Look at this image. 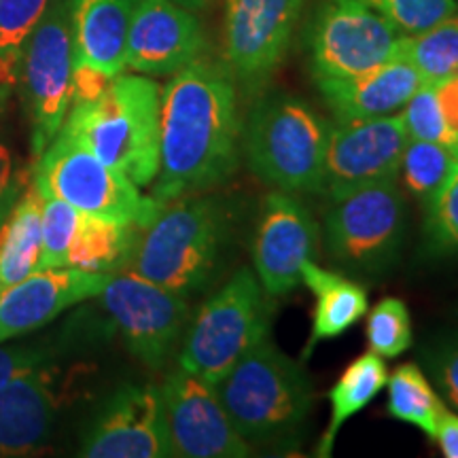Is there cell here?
I'll return each instance as SVG.
<instances>
[{
	"label": "cell",
	"mask_w": 458,
	"mask_h": 458,
	"mask_svg": "<svg viewBox=\"0 0 458 458\" xmlns=\"http://www.w3.org/2000/svg\"><path fill=\"white\" fill-rule=\"evenodd\" d=\"M386 411L394 420L414 425L433 439L439 418L445 411L442 394L416 363H403L386 380Z\"/></svg>",
	"instance_id": "obj_26"
},
{
	"label": "cell",
	"mask_w": 458,
	"mask_h": 458,
	"mask_svg": "<svg viewBox=\"0 0 458 458\" xmlns=\"http://www.w3.org/2000/svg\"><path fill=\"white\" fill-rule=\"evenodd\" d=\"M386 380L388 371L385 359L371 351L368 354H360L342 371V376L337 377L334 388L329 391L331 418L325 433L320 435L317 456H331L340 428L354 414L368 408L371 401L380 394L382 388L386 386Z\"/></svg>",
	"instance_id": "obj_24"
},
{
	"label": "cell",
	"mask_w": 458,
	"mask_h": 458,
	"mask_svg": "<svg viewBox=\"0 0 458 458\" xmlns=\"http://www.w3.org/2000/svg\"><path fill=\"white\" fill-rule=\"evenodd\" d=\"M21 191H24V179L17 176L13 153L0 142V206L17 198Z\"/></svg>",
	"instance_id": "obj_37"
},
{
	"label": "cell",
	"mask_w": 458,
	"mask_h": 458,
	"mask_svg": "<svg viewBox=\"0 0 458 458\" xmlns=\"http://www.w3.org/2000/svg\"><path fill=\"white\" fill-rule=\"evenodd\" d=\"M420 357L442 399L458 411V334L435 337L422 346Z\"/></svg>",
	"instance_id": "obj_35"
},
{
	"label": "cell",
	"mask_w": 458,
	"mask_h": 458,
	"mask_svg": "<svg viewBox=\"0 0 458 458\" xmlns=\"http://www.w3.org/2000/svg\"><path fill=\"white\" fill-rule=\"evenodd\" d=\"M162 88L148 77L117 74L100 98L72 102L62 131L139 187L159 172Z\"/></svg>",
	"instance_id": "obj_4"
},
{
	"label": "cell",
	"mask_w": 458,
	"mask_h": 458,
	"mask_svg": "<svg viewBox=\"0 0 458 458\" xmlns=\"http://www.w3.org/2000/svg\"><path fill=\"white\" fill-rule=\"evenodd\" d=\"M425 210L427 249L435 255H458V165Z\"/></svg>",
	"instance_id": "obj_32"
},
{
	"label": "cell",
	"mask_w": 458,
	"mask_h": 458,
	"mask_svg": "<svg viewBox=\"0 0 458 458\" xmlns=\"http://www.w3.org/2000/svg\"><path fill=\"white\" fill-rule=\"evenodd\" d=\"M41 215L43 193L32 181L0 227V291L37 272L41 257Z\"/></svg>",
	"instance_id": "obj_23"
},
{
	"label": "cell",
	"mask_w": 458,
	"mask_h": 458,
	"mask_svg": "<svg viewBox=\"0 0 458 458\" xmlns=\"http://www.w3.org/2000/svg\"><path fill=\"white\" fill-rule=\"evenodd\" d=\"M223 408L250 448H286L301 437L312 382L300 360L266 335L216 385Z\"/></svg>",
	"instance_id": "obj_3"
},
{
	"label": "cell",
	"mask_w": 458,
	"mask_h": 458,
	"mask_svg": "<svg viewBox=\"0 0 458 458\" xmlns=\"http://www.w3.org/2000/svg\"><path fill=\"white\" fill-rule=\"evenodd\" d=\"M272 300L253 270L232 274L189 320L176 365L219 385L257 342L270 335Z\"/></svg>",
	"instance_id": "obj_6"
},
{
	"label": "cell",
	"mask_w": 458,
	"mask_h": 458,
	"mask_svg": "<svg viewBox=\"0 0 458 458\" xmlns=\"http://www.w3.org/2000/svg\"><path fill=\"white\" fill-rule=\"evenodd\" d=\"M329 131L327 119L295 96H261L242 128L244 159L276 191L320 193Z\"/></svg>",
	"instance_id": "obj_5"
},
{
	"label": "cell",
	"mask_w": 458,
	"mask_h": 458,
	"mask_svg": "<svg viewBox=\"0 0 458 458\" xmlns=\"http://www.w3.org/2000/svg\"><path fill=\"white\" fill-rule=\"evenodd\" d=\"M422 83L416 68L399 55L354 77L317 79V88L335 122L399 113Z\"/></svg>",
	"instance_id": "obj_19"
},
{
	"label": "cell",
	"mask_w": 458,
	"mask_h": 458,
	"mask_svg": "<svg viewBox=\"0 0 458 458\" xmlns=\"http://www.w3.org/2000/svg\"><path fill=\"white\" fill-rule=\"evenodd\" d=\"M397 55L410 62L425 83L458 74V11L427 30L401 37Z\"/></svg>",
	"instance_id": "obj_27"
},
{
	"label": "cell",
	"mask_w": 458,
	"mask_h": 458,
	"mask_svg": "<svg viewBox=\"0 0 458 458\" xmlns=\"http://www.w3.org/2000/svg\"><path fill=\"white\" fill-rule=\"evenodd\" d=\"M435 94H437V102L445 123H448L452 134L458 139V74H452L444 81L435 83Z\"/></svg>",
	"instance_id": "obj_38"
},
{
	"label": "cell",
	"mask_w": 458,
	"mask_h": 458,
	"mask_svg": "<svg viewBox=\"0 0 458 458\" xmlns=\"http://www.w3.org/2000/svg\"><path fill=\"white\" fill-rule=\"evenodd\" d=\"M303 0H227L223 47L238 88L259 94L289 49Z\"/></svg>",
	"instance_id": "obj_12"
},
{
	"label": "cell",
	"mask_w": 458,
	"mask_h": 458,
	"mask_svg": "<svg viewBox=\"0 0 458 458\" xmlns=\"http://www.w3.org/2000/svg\"><path fill=\"white\" fill-rule=\"evenodd\" d=\"M408 140L399 113L331 123L320 196L329 199L369 182L397 179Z\"/></svg>",
	"instance_id": "obj_14"
},
{
	"label": "cell",
	"mask_w": 458,
	"mask_h": 458,
	"mask_svg": "<svg viewBox=\"0 0 458 458\" xmlns=\"http://www.w3.org/2000/svg\"><path fill=\"white\" fill-rule=\"evenodd\" d=\"M139 0H68L72 64L117 77L125 71L128 32Z\"/></svg>",
	"instance_id": "obj_21"
},
{
	"label": "cell",
	"mask_w": 458,
	"mask_h": 458,
	"mask_svg": "<svg viewBox=\"0 0 458 458\" xmlns=\"http://www.w3.org/2000/svg\"><path fill=\"white\" fill-rule=\"evenodd\" d=\"M397 28L401 37L427 30L458 11V0H365Z\"/></svg>",
	"instance_id": "obj_34"
},
{
	"label": "cell",
	"mask_w": 458,
	"mask_h": 458,
	"mask_svg": "<svg viewBox=\"0 0 458 458\" xmlns=\"http://www.w3.org/2000/svg\"><path fill=\"white\" fill-rule=\"evenodd\" d=\"M21 94L32 128V153L41 157L64 123L72 100V24L68 0H54L21 55Z\"/></svg>",
	"instance_id": "obj_9"
},
{
	"label": "cell",
	"mask_w": 458,
	"mask_h": 458,
	"mask_svg": "<svg viewBox=\"0 0 458 458\" xmlns=\"http://www.w3.org/2000/svg\"><path fill=\"white\" fill-rule=\"evenodd\" d=\"M458 165V153L452 147L428 140H408L401 157L399 174L405 191L422 206L431 202L435 193Z\"/></svg>",
	"instance_id": "obj_28"
},
{
	"label": "cell",
	"mask_w": 458,
	"mask_h": 458,
	"mask_svg": "<svg viewBox=\"0 0 458 458\" xmlns=\"http://www.w3.org/2000/svg\"><path fill=\"white\" fill-rule=\"evenodd\" d=\"M174 3L182 4V7L191 9V11H202L206 4H208V0H174Z\"/></svg>",
	"instance_id": "obj_40"
},
{
	"label": "cell",
	"mask_w": 458,
	"mask_h": 458,
	"mask_svg": "<svg viewBox=\"0 0 458 458\" xmlns=\"http://www.w3.org/2000/svg\"><path fill=\"white\" fill-rule=\"evenodd\" d=\"M368 346L382 359H394L411 346V317L405 301L386 297L377 301L368 314L365 325Z\"/></svg>",
	"instance_id": "obj_30"
},
{
	"label": "cell",
	"mask_w": 458,
	"mask_h": 458,
	"mask_svg": "<svg viewBox=\"0 0 458 458\" xmlns=\"http://www.w3.org/2000/svg\"><path fill=\"white\" fill-rule=\"evenodd\" d=\"M79 213L64 199L54 196H43L41 215V257L38 270H54V267H68L66 257L71 249L72 236L79 225Z\"/></svg>",
	"instance_id": "obj_31"
},
{
	"label": "cell",
	"mask_w": 458,
	"mask_h": 458,
	"mask_svg": "<svg viewBox=\"0 0 458 458\" xmlns=\"http://www.w3.org/2000/svg\"><path fill=\"white\" fill-rule=\"evenodd\" d=\"M45 360H47V352L41 351V348L0 346V386L7 385L11 377L24 374L28 369L38 368V365H45Z\"/></svg>",
	"instance_id": "obj_36"
},
{
	"label": "cell",
	"mask_w": 458,
	"mask_h": 458,
	"mask_svg": "<svg viewBox=\"0 0 458 458\" xmlns=\"http://www.w3.org/2000/svg\"><path fill=\"white\" fill-rule=\"evenodd\" d=\"M323 216L327 253L359 274L394 266L405 238V198L397 179H385L329 198Z\"/></svg>",
	"instance_id": "obj_8"
},
{
	"label": "cell",
	"mask_w": 458,
	"mask_h": 458,
	"mask_svg": "<svg viewBox=\"0 0 458 458\" xmlns=\"http://www.w3.org/2000/svg\"><path fill=\"white\" fill-rule=\"evenodd\" d=\"M233 219L225 199L193 193L164 204L139 227L123 272L191 297L215 283L232 242Z\"/></svg>",
	"instance_id": "obj_2"
},
{
	"label": "cell",
	"mask_w": 458,
	"mask_h": 458,
	"mask_svg": "<svg viewBox=\"0 0 458 458\" xmlns=\"http://www.w3.org/2000/svg\"><path fill=\"white\" fill-rule=\"evenodd\" d=\"M37 162L34 182L38 191L64 199L83 215L145 227L164 206L153 196H142L134 181L62 130Z\"/></svg>",
	"instance_id": "obj_7"
},
{
	"label": "cell",
	"mask_w": 458,
	"mask_h": 458,
	"mask_svg": "<svg viewBox=\"0 0 458 458\" xmlns=\"http://www.w3.org/2000/svg\"><path fill=\"white\" fill-rule=\"evenodd\" d=\"M51 0H0V85L15 83L21 55Z\"/></svg>",
	"instance_id": "obj_29"
},
{
	"label": "cell",
	"mask_w": 458,
	"mask_h": 458,
	"mask_svg": "<svg viewBox=\"0 0 458 458\" xmlns=\"http://www.w3.org/2000/svg\"><path fill=\"white\" fill-rule=\"evenodd\" d=\"M238 83L225 62L198 57L162 89L159 172L151 196L168 204L223 185L242 156Z\"/></svg>",
	"instance_id": "obj_1"
},
{
	"label": "cell",
	"mask_w": 458,
	"mask_h": 458,
	"mask_svg": "<svg viewBox=\"0 0 458 458\" xmlns=\"http://www.w3.org/2000/svg\"><path fill=\"white\" fill-rule=\"evenodd\" d=\"M301 284L314 293L312 329L303 346L301 359L306 360L320 342H329L346 334L368 314V291L354 280L325 270L312 259L301 266Z\"/></svg>",
	"instance_id": "obj_22"
},
{
	"label": "cell",
	"mask_w": 458,
	"mask_h": 458,
	"mask_svg": "<svg viewBox=\"0 0 458 458\" xmlns=\"http://www.w3.org/2000/svg\"><path fill=\"white\" fill-rule=\"evenodd\" d=\"M113 274L79 267L38 270L0 291V344L51 323L68 308L98 297Z\"/></svg>",
	"instance_id": "obj_18"
},
{
	"label": "cell",
	"mask_w": 458,
	"mask_h": 458,
	"mask_svg": "<svg viewBox=\"0 0 458 458\" xmlns=\"http://www.w3.org/2000/svg\"><path fill=\"white\" fill-rule=\"evenodd\" d=\"M162 388L165 427L174 456L246 458L253 448L240 437L215 385L176 365Z\"/></svg>",
	"instance_id": "obj_13"
},
{
	"label": "cell",
	"mask_w": 458,
	"mask_h": 458,
	"mask_svg": "<svg viewBox=\"0 0 458 458\" xmlns=\"http://www.w3.org/2000/svg\"><path fill=\"white\" fill-rule=\"evenodd\" d=\"M136 232H139L136 225H125V223L81 213L71 249H68L66 266L108 274L119 270V267L123 270Z\"/></svg>",
	"instance_id": "obj_25"
},
{
	"label": "cell",
	"mask_w": 458,
	"mask_h": 458,
	"mask_svg": "<svg viewBox=\"0 0 458 458\" xmlns=\"http://www.w3.org/2000/svg\"><path fill=\"white\" fill-rule=\"evenodd\" d=\"M204 28L174 0H139L128 32L125 68L140 74H174L202 57Z\"/></svg>",
	"instance_id": "obj_17"
},
{
	"label": "cell",
	"mask_w": 458,
	"mask_h": 458,
	"mask_svg": "<svg viewBox=\"0 0 458 458\" xmlns=\"http://www.w3.org/2000/svg\"><path fill=\"white\" fill-rule=\"evenodd\" d=\"M79 456H174L165 427L162 388L156 385H125L114 391L85 431Z\"/></svg>",
	"instance_id": "obj_16"
},
{
	"label": "cell",
	"mask_w": 458,
	"mask_h": 458,
	"mask_svg": "<svg viewBox=\"0 0 458 458\" xmlns=\"http://www.w3.org/2000/svg\"><path fill=\"white\" fill-rule=\"evenodd\" d=\"M401 34L365 0H320L308 28L317 79L354 77L397 55Z\"/></svg>",
	"instance_id": "obj_10"
},
{
	"label": "cell",
	"mask_w": 458,
	"mask_h": 458,
	"mask_svg": "<svg viewBox=\"0 0 458 458\" xmlns=\"http://www.w3.org/2000/svg\"><path fill=\"white\" fill-rule=\"evenodd\" d=\"M433 439L437 442L445 458H458V414L445 410L442 418H439L437 431H435Z\"/></svg>",
	"instance_id": "obj_39"
},
{
	"label": "cell",
	"mask_w": 458,
	"mask_h": 458,
	"mask_svg": "<svg viewBox=\"0 0 458 458\" xmlns=\"http://www.w3.org/2000/svg\"><path fill=\"white\" fill-rule=\"evenodd\" d=\"M128 351L148 369H162L189 323L187 297L139 274H113L98 295Z\"/></svg>",
	"instance_id": "obj_11"
},
{
	"label": "cell",
	"mask_w": 458,
	"mask_h": 458,
	"mask_svg": "<svg viewBox=\"0 0 458 458\" xmlns=\"http://www.w3.org/2000/svg\"><path fill=\"white\" fill-rule=\"evenodd\" d=\"M318 227L293 193L274 191L263 199L250 255L266 293L284 297L301 284V266L317 253Z\"/></svg>",
	"instance_id": "obj_15"
},
{
	"label": "cell",
	"mask_w": 458,
	"mask_h": 458,
	"mask_svg": "<svg viewBox=\"0 0 458 458\" xmlns=\"http://www.w3.org/2000/svg\"><path fill=\"white\" fill-rule=\"evenodd\" d=\"M20 196H21V193H20ZM20 196H17V198H20ZM17 198H13V199H9V202H7V204H3V206H0V227H3V223H4V219H7L9 210H11V208H13V204L17 202Z\"/></svg>",
	"instance_id": "obj_41"
},
{
	"label": "cell",
	"mask_w": 458,
	"mask_h": 458,
	"mask_svg": "<svg viewBox=\"0 0 458 458\" xmlns=\"http://www.w3.org/2000/svg\"><path fill=\"white\" fill-rule=\"evenodd\" d=\"M57 414L54 374L45 365L0 386V456L30 454L49 437Z\"/></svg>",
	"instance_id": "obj_20"
},
{
	"label": "cell",
	"mask_w": 458,
	"mask_h": 458,
	"mask_svg": "<svg viewBox=\"0 0 458 458\" xmlns=\"http://www.w3.org/2000/svg\"><path fill=\"white\" fill-rule=\"evenodd\" d=\"M405 134L411 140H428L452 147L458 151V139L445 123L442 108H439L435 83H422L411 98L399 111Z\"/></svg>",
	"instance_id": "obj_33"
}]
</instances>
